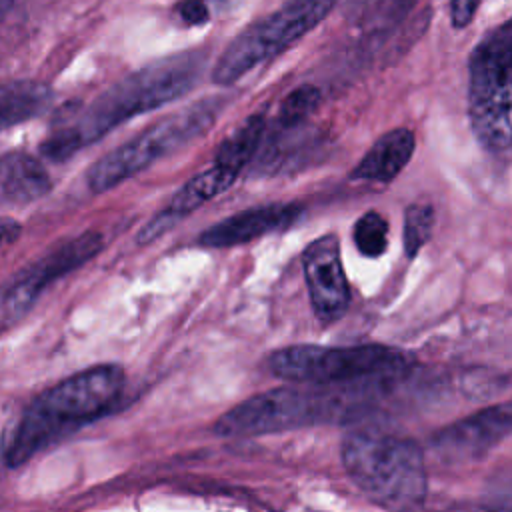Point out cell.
Returning <instances> with one entry per match:
<instances>
[{"mask_svg": "<svg viewBox=\"0 0 512 512\" xmlns=\"http://www.w3.org/2000/svg\"><path fill=\"white\" fill-rule=\"evenodd\" d=\"M204 62V52H182L128 74L56 128L40 152L54 162L68 160L118 124L184 96L202 76Z\"/></svg>", "mask_w": 512, "mask_h": 512, "instance_id": "obj_1", "label": "cell"}, {"mask_svg": "<svg viewBox=\"0 0 512 512\" xmlns=\"http://www.w3.org/2000/svg\"><path fill=\"white\" fill-rule=\"evenodd\" d=\"M126 374L116 364H98L76 372L38 394L12 432L4 450L6 468L26 464L78 428L108 414L120 400Z\"/></svg>", "mask_w": 512, "mask_h": 512, "instance_id": "obj_2", "label": "cell"}, {"mask_svg": "<svg viewBox=\"0 0 512 512\" xmlns=\"http://www.w3.org/2000/svg\"><path fill=\"white\" fill-rule=\"evenodd\" d=\"M386 380L356 384L278 386L254 394L224 412L212 426L218 436H264L338 422L348 408L360 404L366 390Z\"/></svg>", "mask_w": 512, "mask_h": 512, "instance_id": "obj_3", "label": "cell"}, {"mask_svg": "<svg viewBox=\"0 0 512 512\" xmlns=\"http://www.w3.org/2000/svg\"><path fill=\"white\" fill-rule=\"evenodd\" d=\"M340 458L350 480L384 508H418L428 490L424 452L402 436L352 430L342 438Z\"/></svg>", "mask_w": 512, "mask_h": 512, "instance_id": "obj_4", "label": "cell"}, {"mask_svg": "<svg viewBox=\"0 0 512 512\" xmlns=\"http://www.w3.org/2000/svg\"><path fill=\"white\" fill-rule=\"evenodd\" d=\"M412 358L386 344L320 346L292 344L268 356L270 372L296 384H356L370 380H396L410 370Z\"/></svg>", "mask_w": 512, "mask_h": 512, "instance_id": "obj_5", "label": "cell"}, {"mask_svg": "<svg viewBox=\"0 0 512 512\" xmlns=\"http://www.w3.org/2000/svg\"><path fill=\"white\" fill-rule=\"evenodd\" d=\"M220 108V98H208L154 122L94 162L86 172L88 188L96 194L106 192L180 146L196 140L210 130Z\"/></svg>", "mask_w": 512, "mask_h": 512, "instance_id": "obj_6", "label": "cell"}, {"mask_svg": "<svg viewBox=\"0 0 512 512\" xmlns=\"http://www.w3.org/2000/svg\"><path fill=\"white\" fill-rule=\"evenodd\" d=\"M338 0H286L276 12L248 24L222 52L212 80L230 86L254 66L278 56L316 28Z\"/></svg>", "mask_w": 512, "mask_h": 512, "instance_id": "obj_7", "label": "cell"}, {"mask_svg": "<svg viewBox=\"0 0 512 512\" xmlns=\"http://www.w3.org/2000/svg\"><path fill=\"white\" fill-rule=\"evenodd\" d=\"M102 246V234L96 230H86L66 242L52 246L42 258L14 276L2 294L0 318L4 330L22 320V316L34 306L48 284L92 260L102 250Z\"/></svg>", "mask_w": 512, "mask_h": 512, "instance_id": "obj_8", "label": "cell"}, {"mask_svg": "<svg viewBox=\"0 0 512 512\" xmlns=\"http://www.w3.org/2000/svg\"><path fill=\"white\" fill-rule=\"evenodd\" d=\"M468 116L476 140L490 152L512 146V74L470 66Z\"/></svg>", "mask_w": 512, "mask_h": 512, "instance_id": "obj_9", "label": "cell"}, {"mask_svg": "<svg viewBox=\"0 0 512 512\" xmlns=\"http://www.w3.org/2000/svg\"><path fill=\"white\" fill-rule=\"evenodd\" d=\"M302 270L310 304L322 326L338 322L350 306V286L334 234L314 238L302 252Z\"/></svg>", "mask_w": 512, "mask_h": 512, "instance_id": "obj_10", "label": "cell"}, {"mask_svg": "<svg viewBox=\"0 0 512 512\" xmlns=\"http://www.w3.org/2000/svg\"><path fill=\"white\" fill-rule=\"evenodd\" d=\"M512 434V402L482 408L430 438L432 454L444 464H466L484 456Z\"/></svg>", "mask_w": 512, "mask_h": 512, "instance_id": "obj_11", "label": "cell"}, {"mask_svg": "<svg viewBox=\"0 0 512 512\" xmlns=\"http://www.w3.org/2000/svg\"><path fill=\"white\" fill-rule=\"evenodd\" d=\"M302 214L300 204L272 202L236 212L214 226L206 228L198 236V244L204 248H230L258 240L266 234L292 226Z\"/></svg>", "mask_w": 512, "mask_h": 512, "instance_id": "obj_12", "label": "cell"}, {"mask_svg": "<svg viewBox=\"0 0 512 512\" xmlns=\"http://www.w3.org/2000/svg\"><path fill=\"white\" fill-rule=\"evenodd\" d=\"M238 178L236 172H232L230 168H226L224 164L214 162L208 170L192 176L168 202V206L158 212L136 236L138 244H148L154 238L162 236L166 230H170L178 220H182L184 216H188L190 212H194L196 208H200L204 202L212 200L214 196H218L220 192H224L226 188H230L234 184V180Z\"/></svg>", "mask_w": 512, "mask_h": 512, "instance_id": "obj_13", "label": "cell"}, {"mask_svg": "<svg viewBox=\"0 0 512 512\" xmlns=\"http://www.w3.org/2000/svg\"><path fill=\"white\" fill-rule=\"evenodd\" d=\"M414 132L408 128H394L382 134L362 160L352 170V180L390 182L394 180L414 154Z\"/></svg>", "mask_w": 512, "mask_h": 512, "instance_id": "obj_14", "label": "cell"}, {"mask_svg": "<svg viewBox=\"0 0 512 512\" xmlns=\"http://www.w3.org/2000/svg\"><path fill=\"white\" fill-rule=\"evenodd\" d=\"M52 190V178L34 156L12 150L0 162V192L6 204H28Z\"/></svg>", "mask_w": 512, "mask_h": 512, "instance_id": "obj_15", "label": "cell"}, {"mask_svg": "<svg viewBox=\"0 0 512 512\" xmlns=\"http://www.w3.org/2000/svg\"><path fill=\"white\" fill-rule=\"evenodd\" d=\"M52 102L50 86L36 80H12L0 92L2 128H12L30 118L40 116Z\"/></svg>", "mask_w": 512, "mask_h": 512, "instance_id": "obj_16", "label": "cell"}, {"mask_svg": "<svg viewBox=\"0 0 512 512\" xmlns=\"http://www.w3.org/2000/svg\"><path fill=\"white\" fill-rule=\"evenodd\" d=\"M266 134V116L264 114H252L248 116L224 142L220 144L216 152L218 164H224L232 172L240 174V170L254 158L258 146L262 144Z\"/></svg>", "mask_w": 512, "mask_h": 512, "instance_id": "obj_17", "label": "cell"}, {"mask_svg": "<svg viewBox=\"0 0 512 512\" xmlns=\"http://www.w3.org/2000/svg\"><path fill=\"white\" fill-rule=\"evenodd\" d=\"M470 64L512 72V20L492 30L472 52Z\"/></svg>", "mask_w": 512, "mask_h": 512, "instance_id": "obj_18", "label": "cell"}, {"mask_svg": "<svg viewBox=\"0 0 512 512\" xmlns=\"http://www.w3.org/2000/svg\"><path fill=\"white\" fill-rule=\"evenodd\" d=\"M352 240H354L356 250L362 256H368V258L382 256L388 248V222H386V218L376 210L364 212L354 222Z\"/></svg>", "mask_w": 512, "mask_h": 512, "instance_id": "obj_19", "label": "cell"}, {"mask_svg": "<svg viewBox=\"0 0 512 512\" xmlns=\"http://www.w3.org/2000/svg\"><path fill=\"white\" fill-rule=\"evenodd\" d=\"M320 104V90L312 84H302L294 88L280 104L276 124L280 128H300L302 122Z\"/></svg>", "mask_w": 512, "mask_h": 512, "instance_id": "obj_20", "label": "cell"}, {"mask_svg": "<svg viewBox=\"0 0 512 512\" xmlns=\"http://www.w3.org/2000/svg\"><path fill=\"white\" fill-rule=\"evenodd\" d=\"M434 228V208L430 204H410L404 212V252L414 258L430 240Z\"/></svg>", "mask_w": 512, "mask_h": 512, "instance_id": "obj_21", "label": "cell"}, {"mask_svg": "<svg viewBox=\"0 0 512 512\" xmlns=\"http://www.w3.org/2000/svg\"><path fill=\"white\" fill-rule=\"evenodd\" d=\"M176 14L186 22V24H204L210 18V10L202 0H182L176 4Z\"/></svg>", "mask_w": 512, "mask_h": 512, "instance_id": "obj_22", "label": "cell"}, {"mask_svg": "<svg viewBox=\"0 0 512 512\" xmlns=\"http://www.w3.org/2000/svg\"><path fill=\"white\" fill-rule=\"evenodd\" d=\"M480 0H450V18L456 28H464L476 14Z\"/></svg>", "mask_w": 512, "mask_h": 512, "instance_id": "obj_23", "label": "cell"}, {"mask_svg": "<svg viewBox=\"0 0 512 512\" xmlns=\"http://www.w3.org/2000/svg\"><path fill=\"white\" fill-rule=\"evenodd\" d=\"M378 0H346V12L350 18H362L368 14L370 8H374Z\"/></svg>", "mask_w": 512, "mask_h": 512, "instance_id": "obj_24", "label": "cell"}, {"mask_svg": "<svg viewBox=\"0 0 512 512\" xmlns=\"http://www.w3.org/2000/svg\"><path fill=\"white\" fill-rule=\"evenodd\" d=\"M18 234H20V224L14 222L12 218L4 216L2 218V238H4V244L14 242L18 238Z\"/></svg>", "mask_w": 512, "mask_h": 512, "instance_id": "obj_25", "label": "cell"}, {"mask_svg": "<svg viewBox=\"0 0 512 512\" xmlns=\"http://www.w3.org/2000/svg\"><path fill=\"white\" fill-rule=\"evenodd\" d=\"M2 2V12L4 14H8L10 12V8H12V4L16 2V0H0Z\"/></svg>", "mask_w": 512, "mask_h": 512, "instance_id": "obj_26", "label": "cell"}]
</instances>
